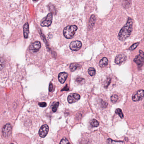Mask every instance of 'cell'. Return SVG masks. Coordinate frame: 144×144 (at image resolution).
<instances>
[{
    "label": "cell",
    "instance_id": "cell-16",
    "mask_svg": "<svg viewBox=\"0 0 144 144\" xmlns=\"http://www.w3.org/2000/svg\"><path fill=\"white\" fill-rule=\"evenodd\" d=\"M107 144H125L124 142L122 141H116L110 138L107 139Z\"/></svg>",
    "mask_w": 144,
    "mask_h": 144
},
{
    "label": "cell",
    "instance_id": "cell-15",
    "mask_svg": "<svg viewBox=\"0 0 144 144\" xmlns=\"http://www.w3.org/2000/svg\"><path fill=\"white\" fill-rule=\"evenodd\" d=\"M96 17L95 15H92L91 16V18L90 19L89 27L91 28H92L96 22Z\"/></svg>",
    "mask_w": 144,
    "mask_h": 144
},
{
    "label": "cell",
    "instance_id": "cell-7",
    "mask_svg": "<svg viewBox=\"0 0 144 144\" xmlns=\"http://www.w3.org/2000/svg\"><path fill=\"white\" fill-rule=\"evenodd\" d=\"M80 98V95L77 93H72L70 94L68 97V101L70 104L75 103L78 101Z\"/></svg>",
    "mask_w": 144,
    "mask_h": 144
},
{
    "label": "cell",
    "instance_id": "cell-1",
    "mask_svg": "<svg viewBox=\"0 0 144 144\" xmlns=\"http://www.w3.org/2000/svg\"><path fill=\"white\" fill-rule=\"evenodd\" d=\"M133 20L131 18H128L126 23L119 33L118 37L119 40L123 41L129 37L133 29Z\"/></svg>",
    "mask_w": 144,
    "mask_h": 144
},
{
    "label": "cell",
    "instance_id": "cell-2",
    "mask_svg": "<svg viewBox=\"0 0 144 144\" xmlns=\"http://www.w3.org/2000/svg\"><path fill=\"white\" fill-rule=\"evenodd\" d=\"M77 30V26L75 25L66 26L63 30V35L67 39H71L74 36Z\"/></svg>",
    "mask_w": 144,
    "mask_h": 144
},
{
    "label": "cell",
    "instance_id": "cell-19",
    "mask_svg": "<svg viewBox=\"0 0 144 144\" xmlns=\"http://www.w3.org/2000/svg\"><path fill=\"white\" fill-rule=\"evenodd\" d=\"M88 74L91 76H93L96 74V70L93 67H90L88 70Z\"/></svg>",
    "mask_w": 144,
    "mask_h": 144
},
{
    "label": "cell",
    "instance_id": "cell-27",
    "mask_svg": "<svg viewBox=\"0 0 144 144\" xmlns=\"http://www.w3.org/2000/svg\"><path fill=\"white\" fill-rule=\"evenodd\" d=\"M84 79L82 78V77H77L76 79V81L79 83H81L82 82H84Z\"/></svg>",
    "mask_w": 144,
    "mask_h": 144
},
{
    "label": "cell",
    "instance_id": "cell-6",
    "mask_svg": "<svg viewBox=\"0 0 144 144\" xmlns=\"http://www.w3.org/2000/svg\"><path fill=\"white\" fill-rule=\"evenodd\" d=\"M52 14L50 13L47 16L46 18L41 23V26L43 27H48L51 25L52 23Z\"/></svg>",
    "mask_w": 144,
    "mask_h": 144
},
{
    "label": "cell",
    "instance_id": "cell-22",
    "mask_svg": "<svg viewBox=\"0 0 144 144\" xmlns=\"http://www.w3.org/2000/svg\"><path fill=\"white\" fill-rule=\"evenodd\" d=\"M60 144H71L68 140L66 138H63L61 139Z\"/></svg>",
    "mask_w": 144,
    "mask_h": 144
},
{
    "label": "cell",
    "instance_id": "cell-28",
    "mask_svg": "<svg viewBox=\"0 0 144 144\" xmlns=\"http://www.w3.org/2000/svg\"><path fill=\"white\" fill-rule=\"evenodd\" d=\"M39 105L41 107H46L47 104L46 102H41V103H39Z\"/></svg>",
    "mask_w": 144,
    "mask_h": 144
},
{
    "label": "cell",
    "instance_id": "cell-17",
    "mask_svg": "<svg viewBox=\"0 0 144 144\" xmlns=\"http://www.w3.org/2000/svg\"><path fill=\"white\" fill-rule=\"evenodd\" d=\"M80 67V65L76 63H71L70 65V69L71 71H74Z\"/></svg>",
    "mask_w": 144,
    "mask_h": 144
},
{
    "label": "cell",
    "instance_id": "cell-30",
    "mask_svg": "<svg viewBox=\"0 0 144 144\" xmlns=\"http://www.w3.org/2000/svg\"></svg>",
    "mask_w": 144,
    "mask_h": 144
},
{
    "label": "cell",
    "instance_id": "cell-3",
    "mask_svg": "<svg viewBox=\"0 0 144 144\" xmlns=\"http://www.w3.org/2000/svg\"><path fill=\"white\" fill-rule=\"evenodd\" d=\"M144 97V90H139L133 95L132 99L134 102H138L143 99Z\"/></svg>",
    "mask_w": 144,
    "mask_h": 144
},
{
    "label": "cell",
    "instance_id": "cell-12",
    "mask_svg": "<svg viewBox=\"0 0 144 144\" xmlns=\"http://www.w3.org/2000/svg\"><path fill=\"white\" fill-rule=\"evenodd\" d=\"M68 75L66 72H63L60 73L59 75V80L61 84H63L67 79Z\"/></svg>",
    "mask_w": 144,
    "mask_h": 144
},
{
    "label": "cell",
    "instance_id": "cell-25",
    "mask_svg": "<svg viewBox=\"0 0 144 144\" xmlns=\"http://www.w3.org/2000/svg\"><path fill=\"white\" fill-rule=\"evenodd\" d=\"M101 104H102V108H104L107 107V105H108V103L106 102L105 101H102Z\"/></svg>",
    "mask_w": 144,
    "mask_h": 144
},
{
    "label": "cell",
    "instance_id": "cell-4",
    "mask_svg": "<svg viewBox=\"0 0 144 144\" xmlns=\"http://www.w3.org/2000/svg\"><path fill=\"white\" fill-rule=\"evenodd\" d=\"M12 131L11 125L10 123H7L5 125H4L2 128L3 135L4 137H8L11 135Z\"/></svg>",
    "mask_w": 144,
    "mask_h": 144
},
{
    "label": "cell",
    "instance_id": "cell-5",
    "mask_svg": "<svg viewBox=\"0 0 144 144\" xmlns=\"http://www.w3.org/2000/svg\"><path fill=\"white\" fill-rule=\"evenodd\" d=\"M82 46V42L79 41H75L71 42L69 45L70 48L72 51H77Z\"/></svg>",
    "mask_w": 144,
    "mask_h": 144
},
{
    "label": "cell",
    "instance_id": "cell-14",
    "mask_svg": "<svg viewBox=\"0 0 144 144\" xmlns=\"http://www.w3.org/2000/svg\"><path fill=\"white\" fill-rule=\"evenodd\" d=\"M108 63V59L107 57H103L99 62V66L102 68H104L107 65Z\"/></svg>",
    "mask_w": 144,
    "mask_h": 144
},
{
    "label": "cell",
    "instance_id": "cell-20",
    "mask_svg": "<svg viewBox=\"0 0 144 144\" xmlns=\"http://www.w3.org/2000/svg\"><path fill=\"white\" fill-rule=\"evenodd\" d=\"M116 114H118L121 118H124V115L122 111L120 109H116Z\"/></svg>",
    "mask_w": 144,
    "mask_h": 144
},
{
    "label": "cell",
    "instance_id": "cell-23",
    "mask_svg": "<svg viewBox=\"0 0 144 144\" xmlns=\"http://www.w3.org/2000/svg\"><path fill=\"white\" fill-rule=\"evenodd\" d=\"M59 102H56L54 105L53 106V107H52V110L53 112H56V111L57 110V108L59 107Z\"/></svg>",
    "mask_w": 144,
    "mask_h": 144
},
{
    "label": "cell",
    "instance_id": "cell-29",
    "mask_svg": "<svg viewBox=\"0 0 144 144\" xmlns=\"http://www.w3.org/2000/svg\"><path fill=\"white\" fill-rule=\"evenodd\" d=\"M52 89H53V85L52 83H50V87H49V91H52Z\"/></svg>",
    "mask_w": 144,
    "mask_h": 144
},
{
    "label": "cell",
    "instance_id": "cell-11",
    "mask_svg": "<svg viewBox=\"0 0 144 144\" xmlns=\"http://www.w3.org/2000/svg\"><path fill=\"white\" fill-rule=\"evenodd\" d=\"M126 59V56L125 55L121 54L118 55L115 59V63L117 64H121L125 61Z\"/></svg>",
    "mask_w": 144,
    "mask_h": 144
},
{
    "label": "cell",
    "instance_id": "cell-18",
    "mask_svg": "<svg viewBox=\"0 0 144 144\" xmlns=\"http://www.w3.org/2000/svg\"><path fill=\"white\" fill-rule=\"evenodd\" d=\"M90 123L91 126L93 127H97L99 125L98 121L95 119L92 120L90 122Z\"/></svg>",
    "mask_w": 144,
    "mask_h": 144
},
{
    "label": "cell",
    "instance_id": "cell-13",
    "mask_svg": "<svg viewBox=\"0 0 144 144\" xmlns=\"http://www.w3.org/2000/svg\"><path fill=\"white\" fill-rule=\"evenodd\" d=\"M29 33V27L28 24L26 23L23 26V34L24 36L25 39L28 37Z\"/></svg>",
    "mask_w": 144,
    "mask_h": 144
},
{
    "label": "cell",
    "instance_id": "cell-21",
    "mask_svg": "<svg viewBox=\"0 0 144 144\" xmlns=\"http://www.w3.org/2000/svg\"><path fill=\"white\" fill-rule=\"evenodd\" d=\"M118 99V96L117 95H113L111 97V100L113 103H116Z\"/></svg>",
    "mask_w": 144,
    "mask_h": 144
},
{
    "label": "cell",
    "instance_id": "cell-26",
    "mask_svg": "<svg viewBox=\"0 0 144 144\" xmlns=\"http://www.w3.org/2000/svg\"><path fill=\"white\" fill-rule=\"evenodd\" d=\"M111 82V79L110 78H108L107 80V82H106L105 84V88H107L108 87V86L109 85L110 83Z\"/></svg>",
    "mask_w": 144,
    "mask_h": 144
},
{
    "label": "cell",
    "instance_id": "cell-8",
    "mask_svg": "<svg viewBox=\"0 0 144 144\" xmlns=\"http://www.w3.org/2000/svg\"><path fill=\"white\" fill-rule=\"evenodd\" d=\"M41 47V44L39 41H36L33 43L30 46L29 50L33 52H37L40 50Z\"/></svg>",
    "mask_w": 144,
    "mask_h": 144
},
{
    "label": "cell",
    "instance_id": "cell-9",
    "mask_svg": "<svg viewBox=\"0 0 144 144\" xmlns=\"http://www.w3.org/2000/svg\"><path fill=\"white\" fill-rule=\"evenodd\" d=\"M48 131L49 127L47 125H42L39 131V135L42 138L45 137L48 134Z\"/></svg>",
    "mask_w": 144,
    "mask_h": 144
},
{
    "label": "cell",
    "instance_id": "cell-10",
    "mask_svg": "<svg viewBox=\"0 0 144 144\" xmlns=\"http://www.w3.org/2000/svg\"><path fill=\"white\" fill-rule=\"evenodd\" d=\"M139 54L137 55L134 59V61L138 65H140L144 61V53L142 51L140 50Z\"/></svg>",
    "mask_w": 144,
    "mask_h": 144
},
{
    "label": "cell",
    "instance_id": "cell-24",
    "mask_svg": "<svg viewBox=\"0 0 144 144\" xmlns=\"http://www.w3.org/2000/svg\"><path fill=\"white\" fill-rule=\"evenodd\" d=\"M139 44V43H136L134 44L132 46H131L129 48V50H135L137 48V47L138 46Z\"/></svg>",
    "mask_w": 144,
    "mask_h": 144
}]
</instances>
